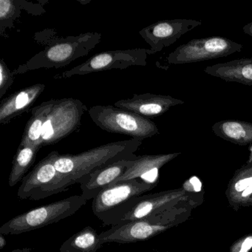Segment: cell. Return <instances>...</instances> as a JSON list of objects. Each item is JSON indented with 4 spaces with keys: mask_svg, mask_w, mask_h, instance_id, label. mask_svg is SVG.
<instances>
[{
    "mask_svg": "<svg viewBox=\"0 0 252 252\" xmlns=\"http://www.w3.org/2000/svg\"><path fill=\"white\" fill-rule=\"evenodd\" d=\"M142 140L130 138L94 147L79 154L59 153L54 165L73 184H79L90 174L123 160H133Z\"/></svg>",
    "mask_w": 252,
    "mask_h": 252,
    "instance_id": "obj_1",
    "label": "cell"
},
{
    "mask_svg": "<svg viewBox=\"0 0 252 252\" xmlns=\"http://www.w3.org/2000/svg\"><path fill=\"white\" fill-rule=\"evenodd\" d=\"M198 203L188 202L152 216L121 222L103 231V243H132L150 240L169 228L182 223L191 216Z\"/></svg>",
    "mask_w": 252,
    "mask_h": 252,
    "instance_id": "obj_2",
    "label": "cell"
},
{
    "mask_svg": "<svg viewBox=\"0 0 252 252\" xmlns=\"http://www.w3.org/2000/svg\"><path fill=\"white\" fill-rule=\"evenodd\" d=\"M101 39V34L98 33L60 38L13 70V73L16 76L39 69L65 67L75 60L88 55L99 43Z\"/></svg>",
    "mask_w": 252,
    "mask_h": 252,
    "instance_id": "obj_3",
    "label": "cell"
},
{
    "mask_svg": "<svg viewBox=\"0 0 252 252\" xmlns=\"http://www.w3.org/2000/svg\"><path fill=\"white\" fill-rule=\"evenodd\" d=\"M156 186L140 179L109 186L93 200V212L104 225L114 226L139 203L142 195Z\"/></svg>",
    "mask_w": 252,
    "mask_h": 252,
    "instance_id": "obj_4",
    "label": "cell"
},
{
    "mask_svg": "<svg viewBox=\"0 0 252 252\" xmlns=\"http://www.w3.org/2000/svg\"><path fill=\"white\" fill-rule=\"evenodd\" d=\"M87 201L80 194L31 209L4 223L0 234L16 235L56 223L74 215Z\"/></svg>",
    "mask_w": 252,
    "mask_h": 252,
    "instance_id": "obj_5",
    "label": "cell"
},
{
    "mask_svg": "<svg viewBox=\"0 0 252 252\" xmlns=\"http://www.w3.org/2000/svg\"><path fill=\"white\" fill-rule=\"evenodd\" d=\"M88 113L95 125L110 133L142 141L159 134L158 128L148 118L114 105L94 106L88 110Z\"/></svg>",
    "mask_w": 252,
    "mask_h": 252,
    "instance_id": "obj_6",
    "label": "cell"
},
{
    "mask_svg": "<svg viewBox=\"0 0 252 252\" xmlns=\"http://www.w3.org/2000/svg\"><path fill=\"white\" fill-rule=\"evenodd\" d=\"M58 154L51 152L24 177L17 191L19 198L42 200L67 191L74 185L56 168L54 162Z\"/></svg>",
    "mask_w": 252,
    "mask_h": 252,
    "instance_id": "obj_7",
    "label": "cell"
},
{
    "mask_svg": "<svg viewBox=\"0 0 252 252\" xmlns=\"http://www.w3.org/2000/svg\"><path fill=\"white\" fill-rule=\"evenodd\" d=\"M86 110V105L80 100L73 98L56 99L42 129V147L57 144L77 130Z\"/></svg>",
    "mask_w": 252,
    "mask_h": 252,
    "instance_id": "obj_8",
    "label": "cell"
},
{
    "mask_svg": "<svg viewBox=\"0 0 252 252\" xmlns=\"http://www.w3.org/2000/svg\"><path fill=\"white\" fill-rule=\"evenodd\" d=\"M243 49L241 44L222 36L195 39L178 47L166 58L168 64H184L228 57Z\"/></svg>",
    "mask_w": 252,
    "mask_h": 252,
    "instance_id": "obj_9",
    "label": "cell"
},
{
    "mask_svg": "<svg viewBox=\"0 0 252 252\" xmlns=\"http://www.w3.org/2000/svg\"><path fill=\"white\" fill-rule=\"evenodd\" d=\"M149 55L153 54L150 49L145 48L104 51L93 56L85 63L62 74L57 75L55 79H67L113 69L125 70L132 66H146Z\"/></svg>",
    "mask_w": 252,
    "mask_h": 252,
    "instance_id": "obj_10",
    "label": "cell"
},
{
    "mask_svg": "<svg viewBox=\"0 0 252 252\" xmlns=\"http://www.w3.org/2000/svg\"><path fill=\"white\" fill-rule=\"evenodd\" d=\"M203 200V194H191L182 187L177 189L144 194L139 203L125 215L119 223L152 216L188 202L201 204Z\"/></svg>",
    "mask_w": 252,
    "mask_h": 252,
    "instance_id": "obj_11",
    "label": "cell"
},
{
    "mask_svg": "<svg viewBox=\"0 0 252 252\" xmlns=\"http://www.w3.org/2000/svg\"><path fill=\"white\" fill-rule=\"evenodd\" d=\"M200 21L187 19L162 20L140 31L139 34L150 46L152 54L168 48L187 32L201 26Z\"/></svg>",
    "mask_w": 252,
    "mask_h": 252,
    "instance_id": "obj_12",
    "label": "cell"
},
{
    "mask_svg": "<svg viewBox=\"0 0 252 252\" xmlns=\"http://www.w3.org/2000/svg\"><path fill=\"white\" fill-rule=\"evenodd\" d=\"M183 100L170 95L158 94H134L132 98L119 100L114 104L118 108L132 112L145 118L161 116L171 107L184 104Z\"/></svg>",
    "mask_w": 252,
    "mask_h": 252,
    "instance_id": "obj_13",
    "label": "cell"
},
{
    "mask_svg": "<svg viewBox=\"0 0 252 252\" xmlns=\"http://www.w3.org/2000/svg\"><path fill=\"white\" fill-rule=\"evenodd\" d=\"M180 154L181 153H176L137 156L135 159L131 160L130 166L126 172L113 184L129 180L140 179L149 184L156 185L160 168Z\"/></svg>",
    "mask_w": 252,
    "mask_h": 252,
    "instance_id": "obj_14",
    "label": "cell"
},
{
    "mask_svg": "<svg viewBox=\"0 0 252 252\" xmlns=\"http://www.w3.org/2000/svg\"><path fill=\"white\" fill-rule=\"evenodd\" d=\"M131 160H120L90 174L80 184L81 195L87 200H94L100 191L114 184L126 172Z\"/></svg>",
    "mask_w": 252,
    "mask_h": 252,
    "instance_id": "obj_15",
    "label": "cell"
},
{
    "mask_svg": "<svg viewBox=\"0 0 252 252\" xmlns=\"http://www.w3.org/2000/svg\"><path fill=\"white\" fill-rule=\"evenodd\" d=\"M45 89L43 84H36L17 91L2 100L0 104V125H8L13 119L29 111Z\"/></svg>",
    "mask_w": 252,
    "mask_h": 252,
    "instance_id": "obj_16",
    "label": "cell"
},
{
    "mask_svg": "<svg viewBox=\"0 0 252 252\" xmlns=\"http://www.w3.org/2000/svg\"><path fill=\"white\" fill-rule=\"evenodd\" d=\"M205 73L228 82L252 86V58L219 63L205 68Z\"/></svg>",
    "mask_w": 252,
    "mask_h": 252,
    "instance_id": "obj_17",
    "label": "cell"
},
{
    "mask_svg": "<svg viewBox=\"0 0 252 252\" xmlns=\"http://www.w3.org/2000/svg\"><path fill=\"white\" fill-rule=\"evenodd\" d=\"M55 102L56 99L49 100L32 109V116L25 128L20 146H36L42 148V129Z\"/></svg>",
    "mask_w": 252,
    "mask_h": 252,
    "instance_id": "obj_18",
    "label": "cell"
},
{
    "mask_svg": "<svg viewBox=\"0 0 252 252\" xmlns=\"http://www.w3.org/2000/svg\"><path fill=\"white\" fill-rule=\"evenodd\" d=\"M212 131L217 136L237 145L252 144V123L240 120H222L214 124Z\"/></svg>",
    "mask_w": 252,
    "mask_h": 252,
    "instance_id": "obj_19",
    "label": "cell"
},
{
    "mask_svg": "<svg viewBox=\"0 0 252 252\" xmlns=\"http://www.w3.org/2000/svg\"><path fill=\"white\" fill-rule=\"evenodd\" d=\"M39 15L45 12L41 5L23 0H0V34L4 36L6 29H11L15 20L21 15L22 10Z\"/></svg>",
    "mask_w": 252,
    "mask_h": 252,
    "instance_id": "obj_20",
    "label": "cell"
},
{
    "mask_svg": "<svg viewBox=\"0 0 252 252\" xmlns=\"http://www.w3.org/2000/svg\"><path fill=\"white\" fill-rule=\"evenodd\" d=\"M103 244L100 234L87 226L64 241L60 252H96Z\"/></svg>",
    "mask_w": 252,
    "mask_h": 252,
    "instance_id": "obj_21",
    "label": "cell"
},
{
    "mask_svg": "<svg viewBox=\"0 0 252 252\" xmlns=\"http://www.w3.org/2000/svg\"><path fill=\"white\" fill-rule=\"evenodd\" d=\"M40 149L41 147L36 146H19L8 180L10 187H14L23 181L28 171L34 163L36 155Z\"/></svg>",
    "mask_w": 252,
    "mask_h": 252,
    "instance_id": "obj_22",
    "label": "cell"
},
{
    "mask_svg": "<svg viewBox=\"0 0 252 252\" xmlns=\"http://www.w3.org/2000/svg\"><path fill=\"white\" fill-rule=\"evenodd\" d=\"M252 184V159L237 169L231 181L228 183L225 191V196L228 204H231L236 198Z\"/></svg>",
    "mask_w": 252,
    "mask_h": 252,
    "instance_id": "obj_23",
    "label": "cell"
},
{
    "mask_svg": "<svg viewBox=\"0 0 252 252\" xmlns=\"http://www.w3.org/2000/svg\"><path fill=\"white\" fill-rule=\"evenodd\" d=\"M13 71L8 68L3 60L0 61V98H2L11 88L14 82Z\"/></svg>",
    "mask_w": 252,
    "mask_h": 252,
    "instance_id": "obj_24",
    "label": "cell"
},
{
    "mask_svg": "<svg viewBox=\"0 0 252 252\" xmlns=\"http://www.w3.org/2000/svg\"><path fill=\"white\" fill-rule=\"evenodd\" d=\"M252 250V234L238 239L231 245L229 252H250Z\"/></svg>",
    "mask_w": 252,
    "mask_h": 252,
    "instance_id": "obj_25",
    "label": "cell"
},
{
    "mask_svg": "<svg viewBox=\"0 0 252 252\" xmlns=\"http://www.w3.org/2000/svg\"><path fill=\"white\" fill-rule=\"evenodd\" d=\"M183 188L191 194H204L203 189H202V183L197 177L192 176L185 181Z\"/></svg>",
    "mask_w": 252,
    "mask_h": 252,
    "instance_id": "obj_26",
    "label": "cell"
},
{
    "mask_svg": "<svg viewBox=\"0 0 252 252\" xmlns=\"http://www.w3.org/2000/svg\"><path fill=\"white\" fill-rule=\"evenodd\" d=\"M243 32L252 37V22L243 27Z\"/></svg>",
    "mask_w": 252,
    "mask_h": 252,
    "instance_id": "obj_27",
    "label": "cell"
},
{
    "mask_svg": "<svg viewBox=\"0 0 252 252\" xmlns=\"http://www.w3.org/2000/svg\"><path fill=\"white\" fill-rule=\"evenodd\" d=\"M4 234H0V249H3L6 245V240H5Z\"/></svg>",
    "mask_w": 252,
    "mask_h": 252,
    "instance_id": "obj_28",
    "label": "cell"
},
{
    "mask_svg": "<svg viewBox=\"0 0 252 252\" xmlns=\"http://www.w3.org/2000/svg\"><path fill=\"white\" fill-rule=\"evenodd\" d=\"M248 206H252V195L251 196L250 198L248 200L247 204H246V207Z\"/></svg>",
    "mask_w": 252,
    "mask_h": 252,
    "instance_id": "obj_29",
    "label": "cell"
},
{
    "mask_svg": "<svg viewBox=\"0 0 252 252\" xmlns=\"http://www.w3.org/2000/svg\"></svg>",
    "mask_w": 252,
    "mask_h": 252,
    "instance_id": "obj_30",
    "label": "cell"
}]
</instances>
